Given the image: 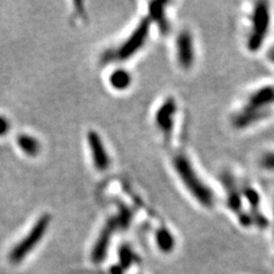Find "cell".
Returning <instances> with one entry per match:
<instances>
[{"label":"cell","instance_id":"1","mask_svg":"<svg viewBox=\"0 0 274 274\" xmlns=\"http://www.w3.org/2000/svg\"><path fill=\"white\" fill-rule=\"evenodd\" d=\"M172 166H174L183 184L185 185L196 201L205 207H213L215 203L213 191L199 179L189 159L184 155H177L172 159Z\"/></svg>","mask_w":274,"mask_h":274},{"label":"cell","instance_id":"7","mask_svg":"<svg viewBox=\"0 0 274 274\" xmlns=\"http://www.w3.org/2000/svg\"><path fill=\"white\" fill-rule=\"evenodd\" d=\"M177 59L183 69H190L194 62L193 39L187 31H183L177 38Z\"/></svg>","mask_w":274,"mask_h":274},{"label":"cell","instance_id":"6","mask_svg":"<svg viewBox=\"0 0 274 274\" xmlns=\"http://www.w3.org/2000/svg\"><path fill=\"white\" fill-rule=\"evenodd\" d=\"M87 142L96 169L99 171L107 170L110 167V158L104 147L102 138L96 132L89 131L87 134Z\"/></svg>","mask_w":274,"mask_h":274},{"label":"cell","instance_id":"13","mask_svg":"<svg viewBox=\"0 0 274 274\" xmlns=\"http://www.w3.org/2000/svg\"><path fill=\"white\" fill-rule=\"evenodd\" d=\"M156 240L158 248H159L162 253L168 254L174 251L175 238L172 237V234L166 228H161L157 231Z\"/></svg>","mask_w":274,"mask_h":274},{"label":"cell","instance_id":"19","mask_svg":"<svg viewBox=\"0 0 274 274\" xmlns=\"http://www.w3.org/2000/svg\"><path fill=\"white\" fill-rule=\"evenodd\" d=\"M9 127H11V123H9L7 118L0 115V136L5 135L9 131Z\"/></svg>","mask_w":274,"mask_h":274},{"label":"cell","instance_id":"12","mask_svg":"<svg viewBox=\"0 0 274 274\" xmlns=\"http://www.w3.org/2000/svg\"><path fill=\"white\" fill-rule=\"evenodd\" d=\"M17 144L21 150L30 157H36L40 152L39 141L28 134H21L20 136H17Z\"/></svg>","mask_w":274,"mask_h":274},{"label":"cell","instance_id":"17","mask_svg":"<svg viewBox=\"0 0 274 274\" xmlns=\"http://www.w3.org/2000/svg\"><path fill=\"white\" fill-rule=\"evenodd\" d=\"M134 259H135V255L132 252V249L128 246H122L119 251V265L121 266L123 270H128L129 267L133 265Z\"/></svg>","mask_w":274,"mask_h":274},{"label":"cell","instance_id":"20","mask_svg":"<svg viewBox=\"0 0 274 274\" xmlns=\"http://www.w3.org/2000/svg\"><path fill=\"white\" fill-rule=\"evenodd\" d=\"M110 272H111V274H123L124 270L118 264V265H114L110 268Z\"/></svg>","mask_w":274,"mask_h":274},{"label":"cell","instance_id":"9","mask_svg":"<svg viewBox=\"0 0 274 274\" xmlns=\"http://www.w3.org/2000/svg\"><path fill=\"white\" fill-rule=\"evenodd\" d=\"M271 104H274V86H265L251 95L248 103L243 109L255 110V111L267 110Z\"/></svg>","mask_w":274,"mask_h":274},{"label":"cell","instance_id":"3","mask_svg":"<svg viewBox=\"0 0 274 274\" xmlns=\"http://www.w3.org/2000/svg\"><path fill=\"white\" fill-rule=\"evenodd\" d=\"M51 224V216L48 214L42 215L33 225L30 232L24 238L20 243H17L9 255V259L12 263H20L30 254L38 243L41 241L42 237L47 232Z\"/></svg>","mask_w":274,"mask_h":274},{"label":"cell","instance_id":"14","mask_svg":"<svg viewBox=\"0 0 274 274\" xmlns=\"http://www.w3.org/2000/svg\"><path fill=\"white\" fill-rule=\"evenodd\" d=\"M110 85L117 90H124L127 89L132 83V76L129 72L123 69H118L112 72L110 76Z\"/></svg>","mask_w":274,"mask_h":274},{"label":"cell","instance_id":"10","mask_svg":"<svg viewBox=\"0 0 274 274\" xmlns=\"http://www.w3.org/2000/svg\"><path fill=\"white\" fill-rule=\"evenodd\" d=\"M222 181L225 190H227V196H228V206L230 209L237 215L242 213V199L241 194L235 184V181L230 172H224L222 176Z\"/></svg>","mask_w":274,"mask_h":274},{"label":"cell","instance_id":"15","mask_svg":"<svg viewBox=\"0 0 274 274\" xmlns=\"http://www.w3.org/2000/svg\"><path fill=\"white\" fill-rule=\"evenodd\" d=\"M150 15L153 20L158 23L160 31L162 33H167L169 27H168L166 15H165V4L159 3V2L151 3L150 4Z\"/></svg>","mask_w":274,"mask_h":274},{"label":"cell","instance_id":"21","mask_svg":"<svg viewBox=\"0 0 274 274\" xmlns=\"http://www.w3.org/2000/svg\"><path fill=\"white\" fill-rule=\"evenodd\" d=\"M267 57H268V60H270L272 63L274 64V46H272L270 49H268L267 52Z\"/></svg>","mask_w":274,"mask_h":274},{"label":"cell","instance_id":"2","mask_svg":"<svg viewBox=\"0 0 274 274\" xmlns=\"http://www.w3.org/2000/svg\"><path fill=\"white\" fill-rule=\"evenodd\" d=\"M271 12L270 4L266 2H258L255 5L252 16V31L248 38V49L257 52L264 44L270 30Z\"/></svg>","mask_w":274,"mask_h":274},{"label":"cell","instance_id":"11","mask_svg":"<svg viewBox=\"0 0 274 274\" xmlns=\"http://www.w3.org/2000/svg\"><path fill=\"white\" fill-rule=\"evenodd\" d=\"M270 114V110H247L242 109V111L235 115L233 119V124L237 128H246L251 124L261 121L264 118H266Z\"/></svg>","mask_w":274,"mask_h":274},{"label":"cell","instance_id":"18","mask_svg":"<svg viewBox=\"0 0 274 274\" xmlns=\"http://www.w3.org/2000/svg\"><path fill=\"white\" fill-rule=\"evenodd\" d=\"M259 165L263 169L266 170H274V152H268L261 158Z\"/></svg>","mask_w":274,"mask_h":274},{"label":"cell","instance_id":"16","mask_svg":"<svg viewBox=\"0 0 274 274\" xmlns=\"http://www.w3.org/2000/svg\"><path fill=\"white\" fill-rule=\"evenodd\" d=\"M242 193L244 195V198L247 199L249 206H251L252 211L259 210V205H261V196H259L258 192L251 185H243Z\"/></svg>","mask_w":274,"mask_h":274},{"label":"cell","instance_id":"4","mask_svg":"<svg viewBox=\"0 0 274 274\" xmlns=\"http://www.w3.org/2000/svg\"><path fill=\"white\" fill-rule=\"evenodd\" d=\"M150 27L151 22L148 18H144V20L139 22L135 30L132 32V35L123 41V44L115 52V57L120 61L131 59L145 44L148 32H150Z\"/></svg>","mask_w":274,"mask_h":274},{"label":"cell","instance_id":"5","mask_svg":"<svg viewBox=\"0 0 274 274\" xmlns=\"http://www.w3.org/2000/svg\"><path fill=\"white\" fill-rule=\"evenodd\" d=\"M117 228H118L117 220H115V218H111L110 220H108V223L105 224V227L102 229V231H101L98 238L94 244L93 252H91L90 258L93 263L95 264L102 263L105 257H107L110 242H111V238Z\"/></svg>","mask_w":274,"mask_h":274},{"label":"cell","instance_id":"8","mask_svg":"<svg viewBox=\"0 0 274 274\" xmlns=\"http://www.w3.org/2000/svg\"><path fill=\"white\" fill-rule=\"evenodd\" d=\"M176 114V103L175 99L168 98L166 102L159 108L156 114V122L157 126L159 127L160 131L169 135L174 127V118Z\"/></svg>","mask_w":274,"mask_h":274}]
</instances>
